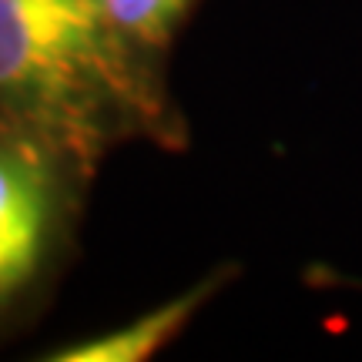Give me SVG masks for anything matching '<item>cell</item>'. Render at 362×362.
<instances>
[{"label":"cell","mask_w":362,"mask_h":362,"mask_svg":"<svg viewBox=\"0 0 362 362\" xmlns=\"http://www.w3.org/2000/svg\"><path fill=\"white\" fill-rule=\"evenodd\" d=\"M104 0H0V104L84 141L94 111L131 90Z\"/></svg>","instance_id":"cell-1"},{"label":"cell","mask_w":362,"mask_h":362,"mask_svg":"<svg viewBox=\"0 0 362 362\" xmlns=\"http://www.w3.org/2000/svg\"><path fill=\"white\" fill-rule=\"evenodd\" d=\"M54 185L37 151L0 141V302L17 296L47 252Z\"/></svg>","instance_id":"cell-2"},{"label":"cell","mask_w":362,"mask_h":362,"mask_svg":"<svg viewBox=\"0 0 362 362\" xmlns=\"http://www.w3.org/2000/svg\"><path fill=\"white\" fill-rule=\"evenodd\" d=\"M211 282L194 285L192 292H181L178 298H171L158 309L138 315L134 322L111 329L104 336H94L88 342H74L64 349L51 352V362H141L151 359L161 346H168L171 339L178 336L185 322L192 319L198 305L208 298Z\"/></svg>","instance_id":"cell-3"},{"label":"cell","mask_w":362,"mask_h":362,"mask_svg":"<svg viewBox=\"0 0 362 362\" xmlns=\"http://www.w3.org/2000/svg\"><path fill=\"white\" fill-rule=\"evenodd\" d=\"M192 0H104L121 37L155 44L168 34Z\"/></svg>","instance_id":"cell-4"}]
</instances>
